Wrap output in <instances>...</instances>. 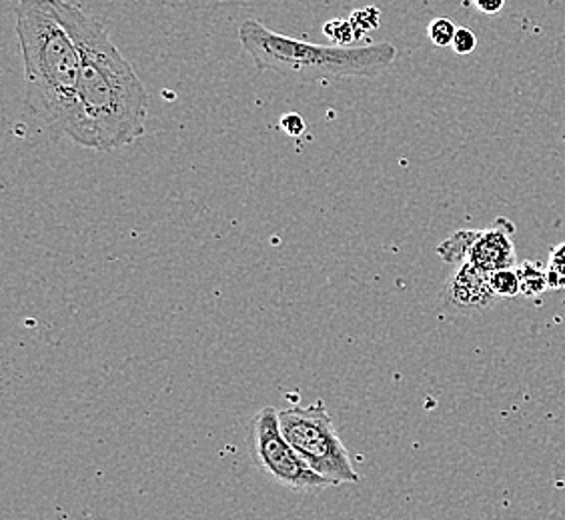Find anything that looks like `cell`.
<instances>
[{
  "mask_svg": "<svg viewBox=\"0 0 565 520\" xmlns=\"http://www.w3.org/2000/svg\"><path fill=\"white\" fill-rule=\"evenodd\" d=\"M498 293L491 286L490 274L478 269L471 260L459 264L441 293V303L454 315H479L498 303Z\"/></svg>",
  "mask_w": 565,
  "mask_h": 520,
  "instance_id": "6",
  "label": "cell"
},
{
  "mask_svg": "<svg viewBox=\"0 0 565 520\" xmlns=\"http://www.w3.org/2000/svg\"><path fill=\"white\" fill-rule=\"evenodd\" d=\"M545 271H547L550 291H565V242L552 249Z\"/></svg>",
  "mask_w": 565,
  "mask_h": 520,
  "instance_id": "11",
  "label": "cell"
},
{
  "mask_svg": "<svg viewBox=\"0 0 565 520\" xmlns=\"http://www.w3.org/2000/svg\"><path fill=\"white\" fill-rule=\"evenodd\" d=\"M349 21L355 24L359 36L363 39L365 34L370 33V31L380 26L381 14L375 7H370V9H363V11L355 12Z\"/></svg>",
  "mask_w": 565,
  "mask_h": 520,
  "instance_id": "14",
  "label": "cell"
},
{
  "mask_svg": "<svg viewBox=\"0 0 565 520\" xmlns=\"http://www.w3.org/2000/svg\"><path fill=\"white\" fill-rule=\"evenodd\" d=\"M279 423L287 441L317 475L329 478L335 487L359 483L358 470L351 463L348 448L339 438L326 402L316 401L309 407L282 409L279 411Z\"/></svg>",
  "mask_w": 565,
  "mask_h": 520,
  "instance_id": "4",
  "label": "cell"
},
{
  "mask_svg": "<svg viewBox=\"0 0 565 520\" xmlns=\"http://www.w3.org/2000/svg\"><path fill=\"white\" fill-rule=\"evenodd\" d=\"M327 39L338 43L339 46H348L349 43H355L361 36H359L355 24L351 21H329L323 29Z\"/></svg>",
  "mask_w": 565,
  "mask_h": 520,
  "instance_id": "12",
  "label": "cell"
},
{
  "mask_svg": "<svg viewBox=\"0 0 565 520\" xmlns=\"http://www.w3.org/2000/svg\"><path fill=\"white\" fill-rule=\"evenodd\" d=\"M279 127H281L285 134H289V137L297 139V137H301L305 130H307V122H305L301 115H297V112H289V115H282Z\"/></svg>",
  "mask_w": 565,
  "mask_h": 520,
  "instance_id": "16",
  "label": "cell"
},
{
  "mask_svg": "<svg viewBox=\"0 0 565 520\" xmlns=\"http://www.w3.org/2000/svg\"><path fill=\"white\" fill-rule=\"evenodd\" d=\"M454 53L459 56L471 55L478 48V36L471 29H457L454 43H451Z\"/></svg>",
  "mask_w": 565,
  "mask_h": 520,
  "instance_id": "15",
  "label": "cell"
},
{
  "mask_svg": "<svg viewBox=\"0 0 565 520\" xmlns=\"http://www.w3.org/2000/svg\"><path fill=\"white\" fill-rule=\"evenodd\" d=\"M250 455L262 473L295 492L317 495L326 488L335 487L329 478L317 475L303 456L295 451L282 434L279 411L273 407H265L253 419Z\"/></svg>",
  "mask_w": 565,
  "mask_h": 520,
  "instance_id": "5",
  "label": "cell"
},
{
  "mask_svg": "<svg viewBox=\"0 0 565 520\" xmlns=\"http://www.w3.org/2000/svg\"><path fill=\"white\" fill-rule=\"evenodd\" d=\"M473 4L483 14H498L505 7V0H473Z\"/></svg>",
  "mask_w": 565,
  "mask_h": 520,
  "instance_id": "17",
  "label": "cell"
},
{
  "mask_svg": "<svg viewBox=\"0 0 565 520\" xmlns=\"http://www.w3.org/2000/svg\"><path fill=\"white\" fill-rule=\"evenodd\" d=\"M78 48V98L97 139V151L113 152L139 141L147 130L149 93L103 24L75 2L51 0Z\"/></svg>",
  "mask_w": 565,
  "mask_h": 520,
  "instance_id": "1",
  "label": "cell"
},
{
  "mask_svg": "<svg viewBox=\"0 0 565 520\" xmlns=\"http://www.w3.org/2000/svg\"><path fill=\"white\" fill-rule=\"evenodd\" d=\"M501 225L503 220L498 223L495 228L479 230L478 239L473 240L469 249L468 260H471L486 274L501 271V269H511L518 264L511 230H505Z\"/></svg>",
  "mask_w": 565,
  "mask_h": 520,
  "instance_id": "7",
  "label": "cell"
},
{
  "mask_svg": "<svg viewBox=\"0 0 565 520\" xmlns=\"http://www.w3.org/2000/svg\"><path fill=\"white\" fill-rule=\"evenodd\" d=\"M14 33L24 66V105L55 134L97 149L78 98V48L51 0H17Z\"/></svg>",
  "mask_w": 565,
  "mask_h": 520,
  "instance_id": "2",
  "label": "cell"
},
{
  "mask_svg": "<svg viewBox=\"0 0 565 520\" xmlns=\"http://www.w3.org/2000/svg\"><path fill=\"white\" fill-rule=\"evenodd\" d=\"M241 46L259 73H275L299 83L329 78H370L385 73L397 58L392 43L365 46H326L269 31L263 22L247 19L239 24Z\"/></svg>",
  "mask_w": 565,
  "mask_h": 520,
  "instance_id": "3",
  "label": "cell"
},
{
  "mask_svg": "<svg viewBox=\"0 0 565 520\" xmlns=\"http://www.w3.org/2000/svg\"><path fill=\"white\" fill-rule=\"evenodd\" d=\"M479 230H457L449 239L437 247V254L446 262H463L468 260L469 249L473 240L478 239Z\"/></svg>",
  "mask_w": 565,
  "mask_h": 520,
  "instance_id": "9",
  "label": "cell"
},
{
  "mask_svg": "<svg viewBox=\"0 0 565 520\" xmlns=\"http://www.w3.org/2000/svg\"><path fill=\"white\" fill-rule=\"evenodd\" d=\"M457 26L456 22L451 19H434L427 26V36L435 46H451L454 36H456Z\"/></svg>",
  "mask_w": 565,
  "mask_h": 520,
  "instance_id": "13",
  "label": "cell"
},
{
  "mask_svg": "<svg viewBox=\"0 0 565 520\" xmlns=\"http://www.w3.org/2000/svg\"><path fill=\"white\" fill-rule=\"evenodd\" d=\"M490 282L493 291L498 293L500 299H515V296H520V274H518L515 267L491 272Z\"/></svg>",
  "mask_w": 565,
  "mask_h": 520,
  "instance_id": "10",
  "label": "cell"
},
{
  "mask_svg": "<svg viewBox=\"0 0 565 520\" xmlns=\"http://www.w3.org/2000/svg\"><path fill=\"white\" fill-rule=\"evenodd\" d=\"M520 274V296L525 299H535L542 296L545 291H550V281H547V271L542 269L537 262L523 260L518 267Z\"/></svg>",
  "mask_w": 565,
  "mask_h": 520,
  "instance_id": "8",
  "label": "cell"
}]
</instances>
